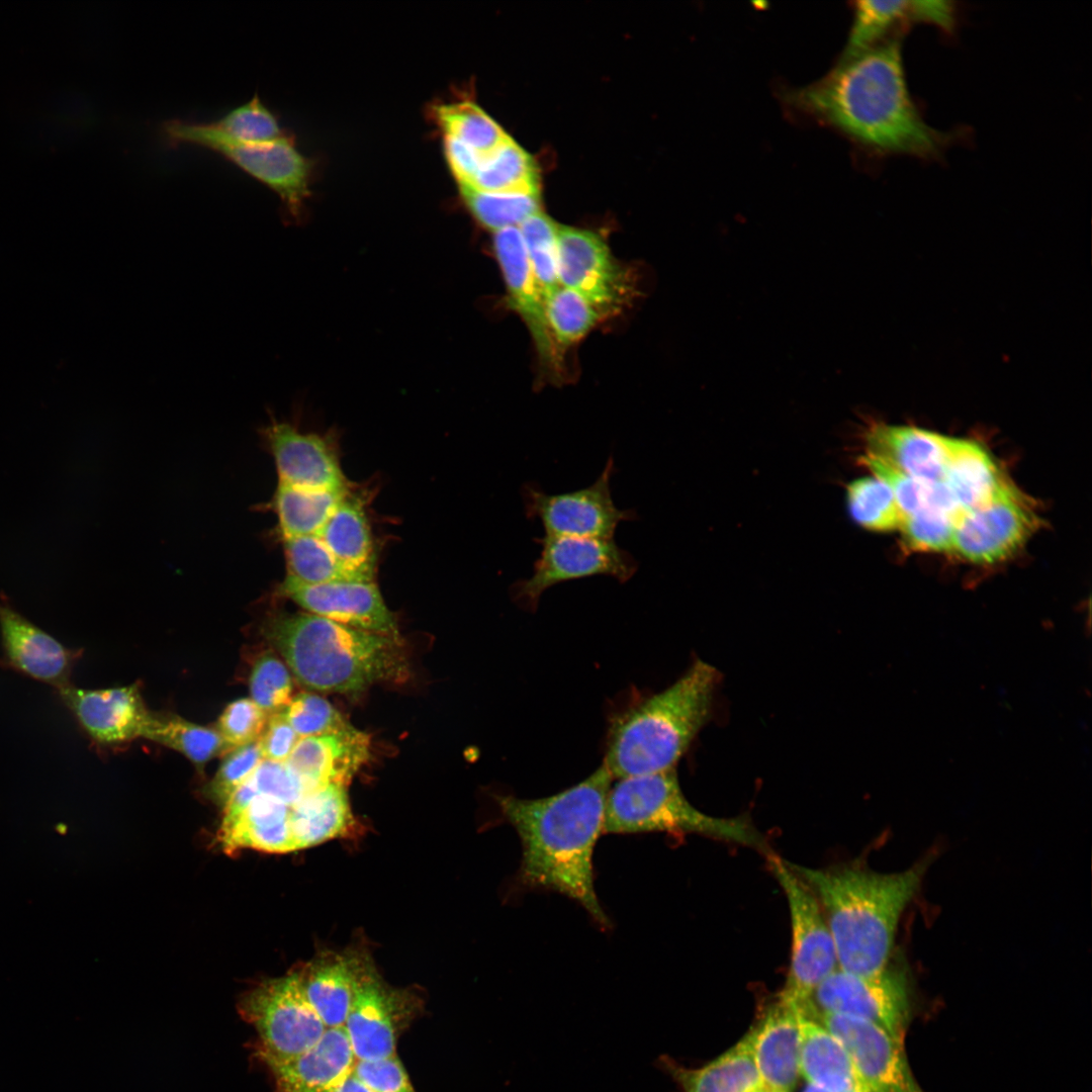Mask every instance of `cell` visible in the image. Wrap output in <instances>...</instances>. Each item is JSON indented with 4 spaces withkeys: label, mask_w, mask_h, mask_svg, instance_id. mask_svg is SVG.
I'll return each mask as SVG.
<instances>
[{
    "label": "cell",
    "mask_w": 1092,
    "mask_h": 1092,
    "mask_svg": "<svg viewBox=\"0 0 1092 1092\" xmlns=\"http://www.w3.org/2000/svg\"><path fill=\"white\" fill-rule=\"evenodd\" d=\"M540 555L532 574L519 579L512 588L520 608L534 612L542 595L550 587L593 576H610L621 583L631 579L638 562L614 539L544 536L536 538Z\"/></svg>",
    "instance_id": "30bf717a"
},
{
    "label": "cell",
    "mask_w": 1092,
    "mask_h": 1092,
    "mask_svg": "<svg viewBox=\"0 0 1092 1092\" xmlns=\"http://www.w3.org/2000/svg\"><path fill=\"white\" fill-rule=\"evenodd\" d=\"M444 149L449 166L459 181L468 184L475 175L482 155L461 141L444 135Z\"/></svg>",
    "instance_id": "db71d44e"
},
{
    "label": "cell",
    "mask_w": 1092,
    "mask_h": 1092,
    "mask_svg": "<svg viewBox=\"0 0 1092 1092\" xmlns=\"http://www.w3.org/2000/svg\"><path fill=\"white\" fill-rule=\"evenodd\" d=\"M267 723V715L252 701L239 699L221 713L217 732L229 751L257 741Z\"/></svg>",
    "instance_id": "681fc988"
},
{
    "label": "cell",
    "mask_w": 1092,
    "mask_h": 1092,
    "mask_svg": "<svg viewBox=\"0 0 1092 1092\" xmlns=\"http://www.w3.org/2000/svg\"><path fill=\"white\" fill-rule=\"evenodd\" d=\"M693 833L770 854L749 817L708 815L684 795L675 768L618 779L608 794L603 833Z\"/></svg>",
    "instance_id": "8992f818"
},
{
    "label": "cell",
    "mask_w": 1092,
    "mask_h": 1092,
    "mask_svg": "<svg viewBox=\"0 0 1092 1092\" xmlns=\"http://www.w3.org/2000/svg\"><path fill=\"white\" fill-rule=\"evenodd\" d=\"M860 461L871 470L873 475L888 484L903 518L936 506L961 509L952 499L943 482H928L913 478L868 453L861 457Z\"/></svg>",
    "instance_id": "7bdbcfd3"
},
{
    "label": "cell",
    "mask_w": 1092,
    "mask_h": 1092,
    "mask_svg": "<svg viewBox=\"0 0 1092 1092\" xmlns=\"http://www.w3.org/2000/svg\"><path fill=\"white\" fill-rule=\"evenodd\" d=\"M353 1071L372 1092H416L397 1055L356 1061Z\"/></svg>",
    "instance_id": "816d5d0a"
},
{
    "label": "cell",
    "mask_w": 1092,
    "mask_h": 1092,
    "mask_svg": "<svg viewBox=\"0 0 1092 1092\" xmlns=\"http://www.w3.org/2000/svg\"><path fill=\"white\" fill-rule=\"evenodd\" d=\"M720 672L696 659L673 684L613 718L603 762L623 779L673 769L709 721Z\"/></svg>",
    "instance_id": "5b68a950"
},
{
    "label": "cell",
    "mask_w": 1092,
    "mask_h": 1092,
    "mask_svg": "<svg viewBox=\"0 0 1092 1092\" xmlns=\"http://www.w3.org/2000/svg\"><path fill=\"white\" fill-rule=\"evenodd\" d=\"M527 255V259L544 296V299L558 286V224L547 214L539 210L527 217L518 226Z\"/></svg>",
    "instance_id": "b9f144b4"
},
{
    "label": "cell",
    "mask_w": 1092,
    "mask_h": 1092,
    "mask_svg": "<svg viewBox=\"0 0 1092 1092\" xmlns=\"http://www.w3.org/2000/svg\"><path fill=\"white\" fill-rule=\"evenodd\" d=\"M462 197L474 217L493 233L519 226L541 210L540 194L485 192L460 184Z\"/></svg>",
    "instance_id": "60d3db41"
},
{
    "label": "cell",
    "mask_w": 1092,
    "mask_h": 1092,
    "mask_svg": "<svg viewBox=\"0 0 1092 1092\" xmlns=\"http://www.w3.org/2000/svg\"><path fill=\"white\" fill-rule=\"evenodd\" d=\"M747 1092H786V1091L775 1088V1087H772L770 1085H767L765 1083H762L760 1081L759 1083H757L756 1085L751 1087Z\"/></svg>",
    "instance_id": "9f6ffc18"
},
{
    "label": "cell",
    "mask_w": 1092,
    "mask_h": 1092,
    "mask_svg": "<svg viewBox=\"0 0 1092 1092\" xmlns=\"http://www.w3.org/2000/svg\"><path fill=\"white\" fill-rule=\"evenodd\" d=\"M1037 527L1027 496L1008 481L988 505L961 513L951 552L973 563H996L1018 551Z\"/></svg>",
    "instance_id": "9a60e30c"
},
{
    "label": "cell",
    "mask_w": 1092,
    "mask_h": 1092,
    "mask_svg": "<svg viewBox=\"0 0 1092 1092\" xmlns=\"http://www.w3.org/2000/svg\"><path fill=\"white\" fill-rule=\"evenodd\" d=\"M866 453L896 470L928 482H943L947 436L908 426L872 423L866 430Z\"/></svg>",
    "instance_id": "cb8c5ba5"
},
{
    "label": "cell",
    "mask_w": 1092,
    "mask_h": 1092,
    "mask_svg": "<svg viewBox=\"0 0 1092 1092\" xmlns=\"http://www.w3.org/2000/svg\"><path fill=\"white\" fill-rule=\"evenodd\" d=\"M265 436L279 482L309 490L348 491L338 456L324 438L279 422H272Z\"/></svg>",
    "instance_id": "ffe728a7"
},
{
    "label": "cell",
    "mask_w": 1092,
    "mask_h": 1092,
    "mask_svg": "<svg viewBox=\"0 0 1092 1092\" xmlns=\"http://www.w3.org/2000/svg\"><path fill=\"white\" fill-rule=\"evenodd\" d=\"M408 990L386 985L368 962L362 972L344 1024L356 1061L396 1055L397 1040L420 1010Z\"/></svg>",
    "instance_id": "5bb4252c"
},
{
    "label": "cell",
    "mask_w": 1092,
    "mask_h": 1092,
    "mask_svg": "<svg viewBox=\"0 0 1092 1092\" xmlns=\"http://www.w3.org/2000/svg\"><path fill=\"white\" fill-rule=\"evenodd\" d=\"M289 815L290 807L283 802L268 795L256 796L234 821L220 827L223 849L294 850Z\"/></svg>",
    "instance_id": "1f68e13d"
},
{
    "label": "cell",
    "mask_w": 1092,
    "mask_h": 1092,
    "mask_svg": "<svg viewBox=\"0 0 1092 1092\" xmlns=\"http://www.w3.org/2000/svg\"><path fill=\"white\" fill-rule=\"evenodd\" d=\"M299 739L283 710L270 715L259 738L263 758L285 762Z\"/></svg>",
    "instance_id": "f5cc1de1"
},
{
    "label": "cell",
    "mask_w": 1092,
    "mask_h": 1092,
    "mask_svg": "<svg viewBox=\"0 0 1092 1092\" xmlns=\"http://www.w3.org/2000/svg\"><path fill=\"white\" fill-rule=\"evenodd\" d=\"M613 780L602 761L586 779L554 795L495 798L521 842L519 886L566 896L603 928H609L611 921L596 893L593 859Z\"/></svg>",
    "instance_id": "7a4b0ae2"
},
{
    "label": "cell",
    "mask_w": 1092,
    "mask_h": 1092,
    "mask_svg": "<svg viewBox=\"0 0 1092 1092\" xmlns=\"http://www.w3.org/2000/svg\"><path fill=\"white\" fill-rule=\"evenodd\" d=\"M785 99L881 155L937 158L956 138L922 117L907 85L897 37L839 59L823 78L789 90Z\"/></svg>",
    "instance_id": "6da1fadb"
},
{
    "label": "cell",
    "mask_w": 1092,
    "mask_h": 1092,
    "mask_svg": "<svg viewBox=\"0 0 1092 1092\" xmlns=\"http://www.w3.org/2000/svg\"><path fill=\"white\" fill-rule=\"evenodd\" d=\"M849 35L840 59L849 58L890 39V33L914 23L933 24L952 31L957 9L951 1H855Z\"/></svg>",
    "instance_id": "603a6c76"
},
{
    "label": "cell",
    "mask_w": 1092,
    "mask_h": 1092,
    "mask_svg": "<svg viewBox=\"0 0 1092 1092\" xmlns=\"http://www.w3.org/2000/svg\"><path fill=\"white\" fill-rule=\"evenodd\" d=\"M369 736L351 724L339 731L300 738L285 761L305 793L336 784L347 786L369 757Z\"/></svg>",
    "instance_id": "7402d4cb"
},
{
    "label": "cell",
    "mask_w": 1092,
    "mask_h": 1092,
    "mask_svg": "<svg viewBox=\"0 0 1092 1092\" xmlns=\"http://www.w3.org/2000/svg\"><path fill=\"white\" fill-rule=\"evenodd\" d=\"M368 960L355 953H323L298 973L304 995L327 1028L343 1027Z\"/></svg>",
    "instance_id": "4316f807"
},
{
    "label": "cell",
    "mask_w": 1092,
    "mask_h": 1092,
    "mask_svg": "<svg viewBox=\"0 0 1092 1092\" xmlns=\"http://www.w3.org/2000/svg\"><path fill=\"white\" fill-rule=\"evenodd\" d=\"M142 737L178 750L198 767L229 751L217 730L193 724L173 715L152 714Z\"/></svg>",
    "instance_id": "d590c367"
},
{
    "label": "cell",
    "mask_w": 1092,
    "mask_h": 1092,
    "mask_svg": "<svg viewBox=\"0 0 1092 1092\" xmlns=\"http://www.w3.org/2000/svg\"><path fill=\"white\" fill-rule=\"evenodd\" d=\"M283 713L299 738L336 732L350 725L329 701L311 693L293 697Z\"/></svg>",
    "instance_id": "7dc6e473"
},
{
    "label": "cell",
    "mask_w": 1092,
    "mask_h": 1092,
    "mask_svg": "<svg viewBox=\"0 0 1092 1092\" xmlns=\"http://www.w3.org/2000/svg\"><path fill=\"white\" fill-rule=\"evenodd\" d=\"M0 632L3 648L1 664L61 690L70 686V676L80 652L62 645L0 601Z\"/></svg>",
    "instance_id": "d6986e66"
},
{
    "label": "cell",
    "mask_w": 1092,
    "mask_h": 1092,
    "mask_svg": "<svg viewBox=\"0 0 1092 1092\" xmlns=\"http://www.w3.org/2000/svg\"><path fill=\"white\" fill-rule=\"evenodd\" d=\"M752 1029L736 1044L707 1065L691 1069L661 1056L658 1068L666 1072L681 1092H747L760 1082L752 1054Z\"/></svg>",
    "instance_id": "f546056e"
},
{
    "label": "cell",
    "mask_w": 1092,
    "mask_h": 1092,
    "mask_svg": "<svg viewBox=\"0 0 1092 1092\" xmlns=\"http://www.w3.org/2000/svg\"><path fill=\"white\" fill-rule=\"evenodd\" d=\"M493 249L507 287V301L526 325L542 366L559 374L563 352L546 315L545 299L532 274L518 226L493 233Z\"/></svg>",
    "instance_id": "ac0fdd59"
},
{
    "label": "cell",
    "mask_w": 1092,
    "mask_h": 1092,
    "mask_svg": "<svg viewBox=\"0 0 1092 1092\" xmlns=\"http://www.w3.org/2000/svg\"><path fill=\"white\" fill-rule=\"evenodd\" d=\"M58 693L81 727L99 744L142 737L152 715L135 685L105 690H82L70 685Z\"/></svg>",
    "instance_id": "44dd1931"
},
{
    "label": "cell",
    "mask_w": 1092,
    "mask_h": 1092,
    "mask_svg": "<svg viewBox=\"0 0 1092 1092\" xmlns=\"http://www.w3.org/2000/svg\"><path fill=\"white\" fill-rule=\"evenodd\" d=\"M614 471L610 456L600 476L583 488L547 493L535 483L524 484L521 494L527 518L539 520L546 536L614 539L621 522L637 517L633 510L616 507L611 493Z\"/></svg>",
    "instance_id": "7c38bea8"
},
{
    "label": "cell",
    "mask_w": 1092,
    "mask_h": 1092,
    "mask_svg": "<svg viewBox=\"0 0 1092 1092\" xmlns=\"http://www.w3.org/2000/svg\"><path fill=\"white\" fill-rule=\"evenodd\" d=\"M961 509L930 507L903 518L900 531L906 546L917 551H951Z\"/></svg>",
    "instance_id": "f6af8a7d"
},
{
    "label": "cell",
    "mask_w": 1092,
    "mask_h": 1092,
    "mask_svg": "<svg viewBox=\"0 0 1092 1092\" xmlns=\"http://www.w3.org/2000/svg\"><path fill=\"white\" fill-rule=\"evenodd\" d=\"M161 135L167 145H193L206 148L272 189L292 220L301 217L309 195V162L296 150L290 138L261 144H243L230 140L207 123L170 119L161 123Z\"/></svg>",
    "instance_id": "52a82bcc"
},
{
    "label": "cell",
    "mask_w": 1092,
    "mask_h": 1092,
    "mask_svg": "<svg viewBox=\"0 0 1092 1092\" xmlns=\"http://www.w3.org/2000/svg\"><path fill=\"white\" fill-rule=\"evenodd\" d=\"M1007 482L980 444L948 437L943 483L964 512L988 505Z\"/></svg>",
    "instance_id": "f1b7e54d"
},
{
    "label": "cell",
    "mask_w": 1092,
    "mask_h": 1092,
    "mask_svg": "<svg viewBox=\"0 0 1092 1092\" xmlns=\"http://www.w3.org/2000/svg\"><path fill=\"white\" fill-rule=\"evenodd\" d=\"M752 1033L753 1060L760 1081L791 1092L800 1075L798 1005L778 996Z\"/></svg>",
    "instance_id": "484cf974"
},
{
    "label": "cell",
    "mask_w": 1092,
    "mask_h": 1092,
    "mask_svg": "<svg viewBox=\"0 0 1092 1092\" xmlns=\"http://www.w3.org/2000/svg\"><path fill=\"white\" fill-rule=\"evenodd\" d=\"M331 1092H372L354 1073L352 1072L340 1082Z\"/></svg>",
    "instance_id": "11a10c76"
},
{
    "label": "cell",
    "mask_w": 1092,
    "mask_h": 1092,
    "mask_svg": "<svg viewBox=\"0 0 1092 1092\" xmlns=\"http://www.w3.org/2000/svg\"><path fill=\"white\" fill-rule=\"evenodd\" d=\"M239 1011L256 1029L258 1054L265 1064L298 1056L327 1030L306 999L297 972L266 980L248 991L239 1002Z\"/></svg>",
    "instance_id": "ba28073f"
},
{
    "label": "cell",
    "mask_w": 1092,
    "mask_h": 1092,
    "mask_svg": "<svg viewBox=\"0 0 1092 1092\" xmlns=\"http://www.w3.org/2000/svg\"><path fill=\"white\" fill-rule=\"evenodd\" d=\"M787 862L823 910L838 968L864 977L884 971L900 916L919 889L930 859L896 874H880L857 864L812 869Z\"/></svg>",
    "instance_id": "3957f363"
},
{
    "label": "cell",
    "mask_w": 1092,
    "mask_h": 1092,
    "mask_svg": "<svg viewBox=\"0 0 1092 1092\" xmlns=\"http://www.w3.org/2000/svg\"><path fill=\"white\" fill-rule=\"evenodd\" d=\"M768 861L786 895L792 929L790 968L779 997L800 1005L838 968L835 944L823 910L806 883L779 856L770 853Z\"/></svg>",
    "instance_id": "9c48e42d"
},
{
    "label": "cell",
    "mask_w": 1092,
    "mask_h": 1092,
    "mask_svg": "<svg viewBox=\"0 0 1092 1092\" xmlns=\"http://www.w3.org/2000/svg\"><path fill=\"white\" fill-rule=\"evenodd\" d=\"M434 114L444 135L461 141L482 156L509 136L492 118L470 101L436 106Z\"/></svg>",
    "instance_id": "ab89813d"
},
{
    "label": "cell",
    "mask_w": 1092,
    "mask_h": 1092,
    "mask_svg": "<svg viewBox=\"0 0 1092 1092\" xmlns=\"http://www.w3.org/2000/svg\"><path fill=\"white\" fill-rule=\"evenodd\" d=\"M249 780L257 796H271L289 807L305 794L301 781L286 762L263 759Z\"/></svg>",
    "instance_id": "f907efd6"
},
{
    "label": "cell",
    "mask_w": 1092,
    "mask_h": 1092,
    "mask_svg": "<svg viewBox=\"0 0 1092 1092\" xmlns=\"http://www.w3.org/2000/svg\"><path fill=\"white\" fill-rule=\"evenodd\" d=\"M294 850L347 835L355 826L345 786L329 784L306 792L290 807Z\"/></svg>",
    "instance_id": "4dcf8cb0"
},
{
    "label": "cell",
    "mask_w": 1092,
    "mask_h": 1092,
    "mask_svg": "<svg viewBox=\"0 0 1092 1092\" xmlns=\"http://www.w3.org/2000/svg\"><path fill=\"white\" fill-rule=\"evenodd\" d=\"M545 309L552 336L562 352L608 318L592 301L561 285L545 297Z\"/></svg>",
    "instance_id": "8d00e7d4"
},
{
    "label": "cell",
    "mask_w": 1092,
    "mask_h": 1092,
    "mask_svg": "<svg viewBox=\"0 0 1092 1092\" xmlns=\"http://www.w3.org/2000/svg\"><path fill=\"white\" fill-rule=\"evenodd\" d=\"M207 124L230 140L243 144L268 143L285 136L277 118L258 93L248 102Z\"/></svg>",
    "instance_id": "ee69618b"
},
{
    "label": "cell",
    "mask_w": 1092,
    "mask_h": 1092,
    "mask_svg": "<svg viewBox=\"0 0 1092 1092\" xmlns=\"http://www.w3.org/2000/svg\"><path fill=\"white\" fill-rule=\"evenodd\" d=\"M317 536L347 570L361 580H372L374 548L361 500L348 493Z\"/></svg>",
    "instance_id": "d6a6232c"
},
{
    "label": "cell",
    "mask_w": 1092,
    "mask_h": 1092,
    "mask_svg": "<svg viewBox=\"0 0 1092 1092\" xmlns=\"http://www.w3.org/2000/svg\"><path fill=\"white\" fill-rule=\"evenodd\" d=\"M252 701L266 714L282 711L291 701L292 680L287 667L272 652L261 654L250 676Z\"/></svg>",
    "instance_id": "bcb514c9"
},
{
    "label": "cell",
    "mask_w": 1092,
    "mask_h": 1092,
    "mask_svg": "<svg viewBox=\"0 0 1092 1092\" xmlns=\"http://www.w3.org/2000/svg\"><path fill=\"white\" fill-rule=\"evenodd\" d=\"M851 518L874 532L899 530L903 515L886 482L875 475L851 481L846 490Z\"/></svg>",
    "instance_id": "74e56055"
},
{
    "label": "cell",
    "mask_w": 1092,
    "mask_h": 1092,
    "mask_svg": "<svg viewBox=\"0 0 1092 1092\" xmlns=\"http://www.w3.org/2000/svg\"><path fill=\"white\" fill-rule=\"evenodd\" d=\"M464 185L485 192L540 194L534 159L510 136L482 156L472 180Z\"/></svg>",
    "instance_id": "836d02e7"
},
{
    "label": "cell",
    "mask_w": 1092,
    "mask_h": 1092,
    "mask_svg": "<svg viewBox=\"0 0 1092 1092\" xmlns=\"http://www.w3.org/2000/svg\"><path fill=\"white\" fill-rule=\"evenodd\" d=\"M280 595L311 614L353 628L399 638L394 615L373 580L307 584L286 576Z\"/></svg>",
    "instance_id": "e0dca14e"
},
{
    "label": "cell",
    "mask_w": 1092,
    "mask_h": 1092,
    "mask_svg": "<svg viewBox=\"0 0 1092 1092\" xmlns=\"http://www.w3.org/2000/svg\"><path fill=\"white\" fill-rule=\"evenodd\" d=\"M287 576L307 584L361 580L347 570L317 535L283 538Z\"/></svg>",
    "instance_id": "f35d334b"
},
{
    "label": "cell",
    "mask_w": 1092,
    "mask_h": 1092,
    "mask_svg": "<svg viewBox=\"0 0 1092 1092\" xmlns=\"http://www.w3.org/2000/svg\"><path fill=\"white\" fill-rule=\"evenodd\" d=\"M800 1074L808 1084L832 1092H868L841 1042L798 1006Z\"/></svg>",
    "instance_id": "83f0119b"
},
{
    "label": "cell",
    "mask_w": 1092,
    "mask_h": 1092,
    "mask_svg": "<svg viewBox=\"0 0 1092 1092\" xmlns=\"http://www.w3.org/2000/svg\"><path fill=\"white\" fill-rule=\"evenodd\" d=\"M799 1008L804 1013H835L874 1023L895 1037H904L910 1020L907 978L887 967L874 976L837 968Z\"/></svg>",
    "instance_id": "8fae6325"
},
{
    "label": "cell",
    "mask_w": 1092,
    "mask_h": 1092,
    "mask_svg": "<svg viewBox=\"0 0 1092 1092\" xmlns=\"http://www.w3.org/2000/svg\"><path fill=\"white\" fill-rule=\"evenodd\" d=\"M558 279L600 307L608 317L628 306L636 294L631 271L613 256L597 233L558 225Z\"/></svg>",
    "instance_id": "4fadbf2b"
},
{
    "label": "cell",
    "mask_w": 1092,
    "mask_h": 1092,
    "mask_svg": "<svg viewBox=\"0 0 1092 1092\" xmlns=\"http://www.w3.org/2000/svg\"><path fill=\"white\" fill-rule=\"evenodd\" d=\"M348 493L302 489L279 482L274 509L283 538L317 535Z\"/></svg>",
    "instance_id": "e575fe53"
},
{
    "label": "cell",
    "mask_w": 1092,
    "mask_h": 1092,
    "mask_svg": "<svg viewBox=\"0 0 1092 1092\" xmlns=\"http://www.w3.org/2000/svg\"><path fill=\"white\" fill-rule=\"evenodd\" d=\"M267 637L304 687L358 694L383 681H401L408 662L399 638L346 626L307 613L278 614Z\"/></svg>",
    "instance_id": "277c9868"
},
{
    "label": "cell",
    "mask_w": 1092,
    "mask_h": 1092,
    "mask_svg": "<svg viewBox=\"0 0 1092 1092\" xmlns=\"http://www.w3.org/2000/svg\"><path fill=\"white\" fill-rule=\"evenodd\" d=\"M356 1063L344 1027L327 1028L305 1052L281 1062L266 1063L277 1092H331Z\"/></svg>",
    "instance_id": "d4e9b609"
},
{
    "label": "cell",
    "mask_w": 1092,
    "mask_h": 1092,
    "mask_svg": "<svg viewBox=\"0 0 1092 1092\" xmlns=\"http://www.w3.org/2000/svg\"><path fill=\"white\" fill-rule=\"evenodd\" d=\"M804 1014L817 1020L841 1042L868 1092H923L910 1071L902 1038L874 1023L846 1015Z\"/></svg>",
    "instance_id": "2e32d148"
},
{
    "label": "cell",
    "mask_w": 1092,
    "mask_h": 1092,
    "mask_svg": "<svg viewBox=\"0 0 1092 1092\" xmlns=\"http://www.w3.org/2000/svg\"><path fill=\"white\" fill-rule=\"evenodd\" d=\"M263 759L259 739L231 750L208 785L209 798L225 806L236 790L253 775Z\"/></svg>",
    "instance_id": "c3c4849f"
},
{
    "label": "cell",
    "mask_w": 1092,
    "mask_h": 1092,
    "mask_svg": "<svg viewBox=\"0 0 1092 1092\" xmlns=\"http://www.w3.org/2000/svg\"><path fill=\"white\" fill-rule=\"evenodd\" d=\"M802 1092H832V1091H828V1090H825V1089H822V1088L816 1087V1086H814V1085L808 1084V1085H807V1086H806V1087L804 1088V1090H803Z\"/></svg>",
    "instance_id": "6f0895ef"
}]
</instances>
